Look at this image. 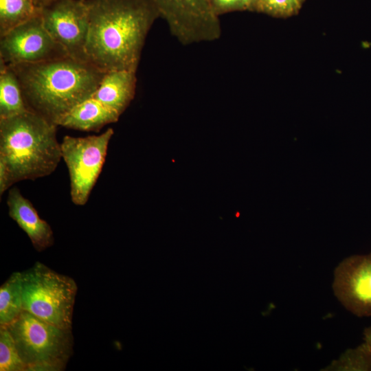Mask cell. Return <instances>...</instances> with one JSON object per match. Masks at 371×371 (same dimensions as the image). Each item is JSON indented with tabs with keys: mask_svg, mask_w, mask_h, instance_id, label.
<instances>
[{
	"mask_svg": "<svg viewBox=\"0 0 371 371\" xmlns=\"http://www.w3.org/2000/svg\"><path fill=\"white\" fill-rule=\"evenodd\" d=\"M88 62L100 70L136 71L147 35L159 17L149 0H85Z\"/></svg>",
	"mask_w": 371,
	"mask_h": 371,
	"instance_id": "obj_1",
	"label": "cell"
},
{
	"mask_svg": "<svg viewBox=\"0 0 371 371\" xmlns=\"http://www.w3.org/2000/svg\"><path fill=\"white\" fill-rule=\"evenodd\" d=\"M8 65L18 78L27 108L57 126L75 106L93 95L106 73L69 56Z\"/></svg>",
	"mask_w": 371,
	"mask_h": 371,
	"instance_id": "obj_2",
	"label": "cell"
},
{
	"mask_svg": "<svg viewBox=\"0 0 371 371\" xmlns=\"http://www.w3.org/2000/svg\"><path fill=\"white\" fill-rule=\"evenodd\" d=\"M57 126L30 109L0 118V163L8 172L12 186L55 170L62 158Z\"/></svg>",
	"mask_w": 371,
	"mask_h": 371,
	"instance_id": "obj_3",
	"label": "cell"
},
{
	"mask_svg": "<svg viewBox=\"0 0 371 371\" xmlns=\"http://www.w3.org/2000/svg\"><path fill=\"white\" fill-rule=\"evenodd\" d=\"M27 371H62L73 353L71 329L64 328L23 311L6 326Z\"/></svg>",
	"mask_w": 371,
	"mask_h": 371,
	"instance_id": "obj_4",
	"label": "cell"
},
{
	"mask_svg": "<svg viewBox=\"0 0 371 371\" xmlns=\"http://www.w3.org/2000/svg\"><path fill=\"white\" fill-rule=\"evenodd\" d=\"M22 273L23 308L38 318L71 329L76 281L36 262Z\"/></svg>",
	"mask_w": 371,
	"mask_h": 371,
	"instance_id": "obj_5",
	"label": "cell"
},
{
	"mask_svg": "<svg viewBox=\"0 0 371 371\" xmlns=\"http://www.w3.org/2000/svg\"><path fill=\"white\" fill-rule=\"evenodd\" d=\"M113 133V129L109 128L98 135H66L63 139L61 155L68 168L70 196L75 205L87 203L102 171Z\"/></svg>",
	"mask_w": 371,
	"mask_h": 371,
	"instance_id": "obj_6",
	"label": "cell"
},
{
	"mask_svg": "<svg viewBox=\"0 0 371 371\" xmlns=\"http://www.w3.org/2000/svg\"><path fill=\"white\" fill-rule=\"evenodd\" d=\"M172 35L183 45L217 40L219 16L209 0H149Z\"/></svg>",
	"mask_w": 371,
	"mask_h": 371,
	"instance_id": "obj_7",
	"label": "cell"
},
{
	"mask_svg": "<svg viewBox=\"0 0 371 371\" xmlns=\"http://www.w3.org/2000/svg\"><path fill=\"white\" fill-rule=\"evenodd\" d=\"M0 37V62L7 65L35 63L69 56L45 28L41 14Z\"/></svg>",
	"mask_w": 371,
	"mask_h": 371,
	"instance_id": "obj_8",
	"label": "cell"
},
{
	"mask_svg": "<svg viewBox=\"0 0 371 371\" xmlns=\"http://www.w3.org/2000/svg\"><path fill=\"white\" fill-rule=\"evenodd\" d=\"M41 15L49 34L69 56L88 62L89 18L85 0H55L41 9Z\"/></svg>",
	"mask_w": 371,
	"mask_h": 371,
	"instance_id": "obj_9",
	"label": "cell"
},
{
	"mask_svg": "<svg viewBox=\"0 0 371 371\" xmlns=\"http://www.w3.org/2000/svg\"><path fill=\"white\" fill-rule=\"evenodd\" d=\"M332 287L335 297L350 313L371 316V253L342 260L334 270Z\"/></svg>",
	"mask_w": 371,
	"mask_h": 371,
	"instance_id": "obj_10",
	"label": "cell"
},
{
	"mask_svg": "<svg viewBox=\"0 0 371 371\" xmlns=\"http://www.w3.org/2000/svg\"><path fill=\"white\" fill-rule=\"evenodd\" d=\"M7 205L10 217L25 232L35 249L42 251L53 245L54 238L50 225L38 216L32 203L17 188L8 190Z\"/></svg>",
	"mask_w": 371,
	"mask_h": 371,
	"instance_id": "obj_11",
	"label": "cell"
},
{
	"mask_svg": "<svg viewBox=\"0 0 371 371\" xmlns=\"http://www.w3.org/2000/svg\"><path fill=\"white\" fill-rule=\"evenodd\" d=\"M136 82V71H109L92 97L121 115L135 97Z\"/></svg>",
	"mask_w": 371,
	"mask_h": 371,
	"instance_id": "obj_12",
	"label": "cell"
},
{
	"mask_svg": "<svg viewBox=\"0 0 371 371\" xmlns=\"http://www.w3.org/2000/svg\"><path fill=\"white\" fill-rule=\"evenodd\" d=\"M120 115L92 96L70 110L58 126L82 131H98L104 126L116 122Z\"/></svg>",
	"mask_w": 371,
	"mask_h": 371,
	"instance_id": "obj_13",
	"label": "cell"
},
{
	"mask_svg": "<svg viewBox=\"0 0 371 371\" xmlns=\"http://www.w3.org/2000/svg\"><path fill=\"white\" fill-rule=\"evenodd\" d=\"M27 110L15 72L8 65L0 62V118L16 115Z\"/></svg>",
	"mask_w": 371,
	"mask_h": 371,
	"instance_id": "obj_14",
	"label": "cell"
},
{
	"mask_svg": "<svg viewBox=\"0 0 371 371\" xmlns=\"http://www.w3.org/2000/svg\"><path fill=\"white\" fill-rule=\"evenodd\" d=\"M23 311L22 273L16 271L0 286V326H8Z\"/></svg>",
	"mask_w": 371,
	"mask_h": 371,
	"instance_id": "obj_15",
	"label": "cell"
},
{
	"mask_svg": "<svg viewBox=\"0 0 371 371\" xmlns=\"http://www.w3.org/2000/svg\"><path fill=\"white\" fill-rule=\"evenodd\" d=\"M41 12L32 0H0V36Z\"/></svg>",
	"mask_w": 371,
	"mask_h": 371,
	"instance_id": "obj_16",
	"label": "cell"
},
{
	"mask_svg": "<svg viewBox=\"0 0 371 371\" xmlns=\"http://www.w3.org/2000/svg\"><path fill=\"white\" fill-rule=\"evenodd\" d=\"M322 370L371 371V347L363 341L355 348L346 350Z\"/></svg>",
	"mask_w": 371,
	"mask_h": 371,
	"instance_id": "obj_17",
	"label": "cell"
},
{
	"mask_svg": "<svg viewBox=\"0 0 371 371\" xmlns=\"http://www.w3.org/2000/svg\"><path fill=\"white\" fill-rule=\"evenodd\" d=\"M0 370L27 371L6 326H0Z\"/></svg>",
	"mask_w": 371,
	"mask_h": 371,
	"instance_id": "obj_18",
	"label": "cell"
},
{
	"mask_svg": "<svg viewBox=\"0 0 371 371\" xmlns=\"http://www.w3.org/2000/svg\"><path fill=\"white\" fill-rule=\"evenodd\" d=\"M300 3L301 0H259L255 8L267 14L286 16L296 12Z\"/></svg>",
	"mask_w": 371,
	"mask_h": 371,
	"instance_id": "obj_19",
	"label": "cell"
},
{
	"mask_svg": "<svg viewBox=\"0 0 371 371\" xmlns=\"http://www.w3.org/2000/svg\"><path fill=\"white\" fill-rule=\"evenodd\" d=\"M363 339L371 347V326L367 327L363 332Z\"/></svg>",
	"mask_w": 371,
	"mask_h": 371,
	"instance_id": "obj_20",
	"label": "cell"
},
{
	"mask_svg": "<svg viewBox=\"0 0 371 371\" xmlns=\"http://www.w3.org/2000/svg\"><path fill=\"white\" fill-rule=\"evenodd\" d=\"M36 6L40 9L48 5L55 0H32Z\"/></svg>",
	"mask_w": 371,
	"mask_h": 371,
	"instance_id": "obj_21",
	"label": "cell"
},
{
	"mask_svg": "<svg viewBox=\"0 0 371 371\" xmlns=\"http://www.w3.org/2000/svg\"><path fill=\"white\" fill-rule=\"evenodd\" d=\"M259 0H243V9L255 8Z\"/></svg>",
	"mask_w": 371,
	"mask_h": 371,
	"instance_id": "obj_22",
	"label": "cell"
},
{
	"mask_svg": "<svg viewBox=\"0 0 371 371\" xmlns=\"http://www.w3.org/2000/svg\"><path fill=\"white\" fill-rule=\"evenodd\" d=\"M371 253V252H370Z\"/></svg>",
	"mask_w": 371,
	"mask_h": 371,
	"instance_id": "obj_23",
	"label": "cell"
}]
</instances>
